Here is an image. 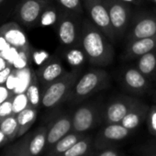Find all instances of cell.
I'll return each instance as SVG.
<instances>
[{
    "mask_svg": "<svg viewBox=\"0 0 156 156\" xmlns=\"http://www.w3.org/2000/svg\"><path fill=\"white\" fill-rule=\"evenodd\" d=\"M79 45L87 60L96 67H105L113 62L115 52L112 42L89 19H83Z\"/></svg>",
    "mask_w": 156,
    "mask_h": 156,
    "instance_id": "6da1fadb",
    "label": "cell"
},
{
    "mask_svg": "<svg viewBox=\"0 0 156 156\" xmlns=\"http://www.w3.org/2000/svg\"><path fill=\"white\" fill-rule=\"evenodd\" d=\"M109 86V75L101 67L92 68L79 77L66 102L78 105Z\"/></svg>",
    "mask_w": 156,
    "mask_h": 156,
    "instance_id": "7a4b0ae2",
    "label": "cell"
},
{
    "mask_svg": "<svg viewBox=\"0 0 156 156\" xmlns=\"http://www.w3.org/2000/svg\"><path fill=\"white\" fill-rule=\"evenodd\" d=\"M82 69H72L66 71L60 78L42 89L41 106L44 108H54L66 102L74 85L79 79Z\"/></svg>",
    "mask_w": 156,
    "mask_h": 156,
    "instance_id": "3957f363",
    "label": "cell"
},
{
    "mask_svg": "<svg viewBox=\"0 0 156 156\" xmlns=\"http://www.w3.org/2000/svg\"><path fill=\"white\" fill-rule=\"evenodd\" d=\"M82 23L81 15L63 10L55 30L59 42L64 50L79 45Z\"/></svg>",
    "mask_w": 156,
    "mask_h": 156,
    "instance_id": "277c9868",
    "label": "cell"
},
{
    "mask_svg": "<svg viewBox=\"0 0 156 156\" xmlns=\"http://www.w3.org/2000/svg\"><path fill=\"white\" fill-rule=\"evenodd\" d=\"M102 107L99 101H91L78 107L72 114V131L87 133L103 122Z\"/></svg>",
    "mask_w": 156,
    "mask_h": 156,
    "instance_id": "5b68a950",
    "label": "cell"
},
{
    "mask_svg": "<svg viewBox=\"0 0 156 156\" xmlns=\"http://www.w3.org/2000/svg\"><path fill=\"white\" fill-rule=\"evenodd\" d=\"M117 41L124 38L131 21L132 6L119 0H104Z\"/></svg>",
    "mask_w": 156,
    "mask_h": 156,
    "instance_id": "8992f818",
    "label": "cell"
},
{
    "mask_svg": "<svg viewBox=\"0 0 156 156\" xmlns=\"http://www.w3.org/2000/svg\"><path fill=\"white\" fill-rule=\"evenodd\" d=\"M156 36V14L154 12L140 11L131 18L125 36L126 43Z\"/></svg>",
    "mask_w": 156,
    "mask_h": 156,
    "instance_id": "52a82bcc",
    "label": "cell"
},
{
    "mask_svg": "<svg viewBox=\"0 0 156 156\" xmlns=\"http://www.w3.org/2000/svg\"><path fill=\"white\" fill-rule=\"evenodd\" d=\"M83 5L89 20L104 32L112 43H115L117 39L111 26L108 11L104 0H83Z\"/></svg>",
    "mask_w": 156,
    "mask_h": 156,
    "instance_id": "ba28073f",
    "label": "cell"
},
{
    "mask_svg": "<svg viewBox=\"0 0 156 156\" xmlns=\"http://www.w3.org/2000/svg\"><path fill=\"white\" fill-rule=\"evenodd\" d=\"M140 101L130 96H119L102 107V120L105 124L120 123L129 110Z\"/></svg>",
    "mask_w": 156,
    "mask_h": 156,
    "instance_id": "9c48e42d",
    "label": "cell"
},
{
    "mask_svg": "<svg viewBox=\"0 0 156 156\" xmlns=\"http://www.w3.org/2000/svg\"><path fill=\"white\" fill-rule=\"evenodd\" d=\"M51 1L50 0H21L16 7L15 18L19 22L28 28L37 27L42 11Z\"/></svg>",
    "mask_w": 156,
    "mask_h": 156,
    "instance_id": "30bf717a",
    "label": "cell"
},
{
    "mask_svg": "<svg viewBox=\"0 0 156 156\" xmlns=\"http://www.w3.org/2000/svg\"><path fill=\"white\" fill-rule=\"evenodd\" d=\"M131 132L120 123L105 124V127L94 138V150L115 148L119 142L128 138Z\"/></svg>",
    "mask_w": 156,
    "mask_h": 156,
    "instance_id": "8fae6325",
    "label": "cell"
},
{
    "mask_svg": "<svg viewBox=\"0 0 156 156\" xmlns=\"http://www.w3.org/2000/svg\"><path fill=\"white\" fill-rule=\"evenodd\" d=\"M0 34L9 42L10 47L26 52L31 56V47L24 30L15 22H9L0 27Z\"/></svg>",
    "mask_w": 156,
    "mask_h": 156,
    "instance_id": "7c38bea8",
    "label": "cell"
},
{
    "mask_svg": "<svg viewBox=\"0 0 156 156\" xmlns=\"http://www.w3.org/2000/svg\"><path fill=\"white\" fill-rule=\"evenodd\" d=\"M47 147L48 151L58 140L72 131V114L61 113L54 117L47 126Z\"/></svg>",
    "mask_w": 156,
    "mask_h": 156,
    "instance_id": "4fadbf2b",
    "label": "cell"
},
{
    "mask_svg": "<svg viewBox=\"0 0 156 156\" xmlns=\"http://www.w3.org/2000/svg\"><path fill=\"white\" fill-rule=\"evenodd\" d=\"M66 71L61 60L55 56L49 58L39 69L35 72L42 89L60 78Z\"/></svg>",
    "mask_w": 156,
    "mask_h": 156,
    "instance_id": "5bb4252c",
    "label": "cell"
},
{
    "mask_svg": "<svg viewBox=\"0 0 156 156\" xmlns=\"http://www.w3.org/2000/svg\"><path fill=\"white\" fill-rule=\"evenodd\" d=\"M122 84L128 91L135 95H142L149 89V79L137 67H129L123 72Z\"/></svg>",
    "mask_w": 156,
    "mask_h": 156,
    "instance_id": "9a60e30c",
    "label": "cell"
},
{
    "mask_svg": "<svg viewBox=\"0 0 156 156\" xmlns=\"http://www.w3.org/2000/svg\"><path fill=\"white\" fill-rule=\"evenodd\" d=\"M156 50V36L144 38L126 43L125 58L135 60L139 57Z\"/></svg>",
    "mask_w": 156,
    "mask_h": 156,
    "instance_id": "2e32d148",
    "label": "cell"
},
{
    "mask_svg": "<svg viewBox=\"0 0 156 156\" xmlns=\"http://www.w3.org/2000/svg\"><path fill=\"white\" fill-rule=\"evenodd\" d=\"M150 107L142 101H139L121 120L120 124L126 129L133 131L147 119Z\"/></svg>",
    "mask_w": 156,
    "mask_h": 156,
    "instance_id": "e0dca14e",
    "label": "cell"
},
{
    "mask_svg": "<svg viewBox=\"0 0 156 156\" xmlns=\"http://www.w3.org/2000/svg\"><path fill=\"white\" fill-rule=\"evenodd\" d=\"M47 131V126H41L33 133L29 134L28 148L31 156H39L46 150Z\"/></svg>",
    "mask_w": 156,
    "mask_h": 156,
    "instance_id": "ac0fdd59",
    "label": "cell"
},
{
    "mask_svg": "<svg viewBox=\"0 0 156 156\" xmlns=\"http://www.w3.org/2000/svg\"><path fill=\"white\" fill-rule=\"evenodd\" d=\"M86 135V133H78L75 131L69 132L47 151V156H61Z\"/></svg>",
    "mask_w": 156,
    "mask_h": 156,
    "instance_id": "d6986e66",
    "label": "cell"
},
{
    "mask_svg": "<svg viewBox=\"0 0 156 156\" xmlns=\"http://www.w3.org/2000/svg\"><path fill=\"white\" fill-rule=\"evenodd\" d=\"M16 116L19 125L17 138H20L23 136L36 121L38 116V108L29 106L20 113H18Z\"/></svg>",
    "mask_w": 156,
    "mask_h": 156,
    "instance_id": "ffe728a7",
    "label": "cell"
},
{
    "mask_svg": "<svg viewBox=\"0 0 156 156\" xmlns=\"http://www.w3.org/2000/svg\"><path fill=\"white\" fill-rule=\"evenodd\" d=\"M62 12H63V9H61L52 0L42 11L38 26L39 27H55Z\"/></svg>",
    "mask_w": 156,
    "mask_h": 156,
    "instance_id": "44dd1931",
    "label": "cell"
},
{
    "mask_svg": "<svg viewBox=\"0 0 156 156\" xmlns=\"http://www.w3.org/2000/svg\"><path fill=\"white\" fill-rule=\"evenodd\" d=\"M94 151V138L86 135L61 156H90Z\"/></svg>",
    "mask_w": 156,
    "mask_h": 156,
    "instance_id": "7402d4cb",
    "label": "cell"
},
{
    "mask_svg": "<svg viewBox=\"0 0 156 156\" xmlns=\"http://www.w3.org/2000/svg\"><path fill=\"white\" fill-rule=\"evenodd\" d=\"M136 67L148 79L152 78L156 73V50L139 57Z\"/></svg>",
    "mask_w": 156,
    "mask_h": 156,
    "instance_id": "603a6c76",
    "label": "cell"
},
{
    "mask_svg": "<svg viewBox=\"0 0 156 156\" xmlns=\"http://www.w3.org/2000/svg\"><path fill=\"white\" fill-rule=\"evenodd\" d=\"M40 86L41 85L38 80L36 73H33L31 76V80L25 93L29 100V105L35 108H38L39 106L41 105V93L42 92H41Z\"/></svg>",
    "mask_w": 156,
    "mask_h": 156,
    "instance_id": "cb8c5ba5",
    "label": "cell"
},
{
    "mask_svg": "<svg viewBox=\"0 0 156 156\" xmlns=\"http://www.w3.org/2000/svg\"><path fill=\"white\" fill-rule=\"evenodd\" d=\"M65 59L72 66V69H81L87 57L81 46L77 45L65 50Z\"/></svg>",
    "mask_w": 156,
    "mask_h": 156,
    "instance_id": "d4e9b609",
    "label": "cell"
},
{
    "mask_svg": "<svg viewBox=\"0 0 156 156\" xmlns=\"http://www.w3.org/2000/svg\"><path fill=\"white\" fill-rule=\"evenodd\" d=\"M0 129L6 135L9 140H12L17 138L19 125L16 115H11L0 121Z\"/></svg>",
    "mask_w": 156,
    "mask_h": 156,
    "instance_id": "484cf974",
    "label": "cell"
},
{
    "mask_svg": "<svg viewBox=\"0 0 156 156\" xmlns=\"http://www.w3.org/2000/svg\"><path fill=\"white\" fill-rule=\"evenodd\" d=\"M53 1L65 11L83 16V0H53Z\"/></svg>",
    "mask_w": 156,
    "mask_h": 156,
    "instance_id": "4316f807",
    "label": "cell"
},
{
    "mask_svg": "<svg viewBox=\"0 0 156 156\" xmlns=\"http://www.w3.org/2000/svg\"><path fill=\"white\" fill-rule=\"evenodd\" d=\"M29 100L26 93H21L17 96H14L13 98V113L17 115L27 107H29Z\"/></svg>",
    "mask_w": 156,
    "mask_h": 156,
    "instance_id": "83f0119b",
    "label": "cell"
},
{
    "mask_svg": "<svg viewBox=\"0 0 156 156\" xmlns=\"http://www.w3.org/2000/svg\"><path fill=\"white\" fill-rule=\"evenodd\" d=\"M146 122L150 133L152 136L156 137V105H152L150 107Z\"/></svg>",
    "mask_w": 156,
    "mask_h": 156,
    "instance_id": "f1b7e54d",
    "label": "cell"
},
{
    "mask_svg": "<svg viewBox=\"0 0 156 156\" xmlns=\"http://www.w3.org/2000/svg\"><path fill=\"white\" fill-rule=\"evenodd\" d=\"M14 96L15 95H13L12 97L8 98L6 101H4L3 103L0 104V121L14 114L13 113V98H14Z\"/></svg>",
    "mask_w": 156,
    "mask_h": 156,
    "instance_id": "f546056e",
    "label": "cell"
},
{
    "mask_svg": "<svg viewBox=\"0 0 156 156\" xmlns=\"http://www.w3.org/2000/svg\"><path fill=\"white\" fill-rule=\"evenodd\" d=\"M28 139H29V135L13 146L14 156H31L28 148Z\"/></svg>",
    "mask_w": 156,
    "mask_h": 156,
    "instance_id": "4dcf8cb0",
    "label": "cell"
},
{
    "mask_svg": "<svg viewBox=\"0 0 156 156\" xmlns=\"http://www.w3.org/2000/svg\"><path fill=\"white\" fill-rule=\"evenodd\" d=\"M90 156H123V153L116 148H108L103 150H94Z\"/></svg>",
    "mask_w": 156,
    "mask_h": 156,
    "instance_id": "1f68e13d",
    "label": "cell"
},
{
    "mask_svg": "<svg viewBox=\"0 0 156 156\" xmlns=\"http://www.w3.org/2000/svg\"><path fill=\"white\" fill-rule=\"evenodd\" d=\"M49 58H50L49 54L43 51H35L31 52V56H30V59H32V61L39 66L42 65Z\"/></svg>",
    "mask_w": 156,
    "mask_h": 156,
    "instance_id": "d6a6232c",
    "label": "cell"
},
{
    "mask_svg": "<svg viewBox=\"0 0 156 156\" xmlns=\"http://www.w3.org/2000/svg\"><path fill=\"white\" fill-rule=\"evenodd\" d=\"M16 68L13 64H9L8 67L0 71V86H5V84L8 82L9 78L11 76V74L15 72Z\"/></svg>",
    "mask_w": 156,
    "mask_h": 156,
    "instance_id": "836d02e7",
    "label": "cell"
},
{
    "mask_svg": "<svg viewBox=\"0 0 156 156\" xmlns=\"http://www.w3.org/2000/svg\"><path fill=\"white\" fill-rule=\"evenodd\" d=\"M141 153L143 156H156V141L144 145L141 148Z\"/></svg>",
    "mask_w": 156,
    "mask_h": 156,
    "instance_id": "e575fe53",
    "label": "cell"
},
{
    "mask_svg": "<svg viewBox=\"0 0 156 156\" xmlns=\"http://www.w3.org/2000/svg\"><path fill=\"white\" fill-rule=\"evenodd\" d=\"M13 95L14 93L10 91L8 87H6L5 86H0V104L6 101L8 98H9Z\"/></svg>",
    "mask_w": 156,
    "mask_h": 156,
    "instance_id": "d590c367",
    "label": "cell"
},
{
    "mask_svg": "<svg viewBox=\"0 0 156 156\" xmlns=\"http://www.w3.org/2000/svg\"><path fill=\"white\" fill-rule=\"evenodd\" d=\"M12 47L9 44V42L6 41V39L0 34V55L5 56L6 53H8L9 51H10Z\"/></svg>",
    "mask_w": 156,
    "mask_h": 156,
    "instance_id": "8d00e7d4",
    "label": "cell"
},
{
    "mask_svg": "<svg viewBox=\"0 0 156 156\" xmlns=\"http://www.w3.org/2000/svg\"><path fill=\"white\" fill-rule=\"evenodd\" d=\"M119 1L129 4L131 6H140L144 3V0H119Z\"/></svg>",
    "mask_w": 156,
    "mask_h": 156,
    "instance_id": "74e56055",
    "label": "cell"
},
{
    "mask_svg": "<svg viewBox=\"0 0 156 156\" xmlns=\"http://www.w3.org/2000/svg\"><path fill=\"white\" fill-rule=\"evenodd\" d=\"M9 64H12V63H10L4 56L0 55V71H2L3 69L8 67Z\"/></svg>",
    "mask_w": 156,
    "mask_h": 156,
    "instance_id": "f35d334b",
    "label": "cell"
},
{
    "mask_svg": "<svg viewBox=\"0 0 156 156\" xmlns=\"http://www.w3.org/2000/svg\"><path fill=\"white\" fill-rule=\"evenodd\" d=\"M8 140V138L6 137V135L1 131V129H0V145H2L3 143H5Z\"/></svg>",
    "mask_w": 156,
    "mask_h": 156,
    "instance_id": "ab89813d",
    "label": "cell"
},
{
    "mask_svg": "<svg viewBox=\"0 0 156 156\" xmlns=\"http://www.w3.org/2000/svg\"><path fill=\"white\" fill-rule=\"evenodd\" d=\"M4 156H14V147L12 146L11 147V149L4 155Z\"/></svg>",
    "mask_w": 156,
    "mask_h": 156,
    "instance_id": "60d3db41",
    "label": "cell"
},
{
    "mask_svg": "<svg viewBox=\"0 0 156 156\" xmlns=\"http://www.w3.org/2000/svg\"><path fill=\"white\" fill-rule=\"evenodd\" d=\"M6 1H7V0H0V7H1V6H2Z\"/></svg>",
    "mask_w": 156,
    "mask_h": 156,
    "instance_id": "b9f144b4",
    "label": "cell"
},
{
    "mask_svg": "<svg viewBox=\"0 0 156 156\" xmlns=\"http://www.w3.org/2000/svg\"><path fill=\"white\" fill-rule=\"evenodd\" d=\"M149 1H151V3H153V4L156 5V0H149Z\"/></svg>",
    "mask_w": 156,
    "mask_h": 156,
    "instance_id": "7bdbcfd3",
    "label": "cell"
},
{
    "mask_svg": "<svg viewBox=\"0 0 156 156\" xmlns=\"http://www.w3.org/2000/svg\"><path fill=\"white\" fill-rule=\"evenodd\" d=\"M153 12H154V13H155V14H156V9H154V11H153Z\"/></svg>",
    "mask_w": 156,
    "mask_h": 156,
    "instance_id": "ee69618b",
    "label": "cell"
},
{
    "mask_svg": "<svg viewBox=\"0 0 156 156\" xmlns=\"http://www.w3.org/2000/svg\"><path fill=\"white\" fill-rule=\"evenodd\" d=\"M50 1H51V0H50Z\"/></svg>",
    "mask_w": 156,
    "mask_h": 156,
    "instance_id": "f6af8a7d",
    "label": "cell"
}]
</instances>
